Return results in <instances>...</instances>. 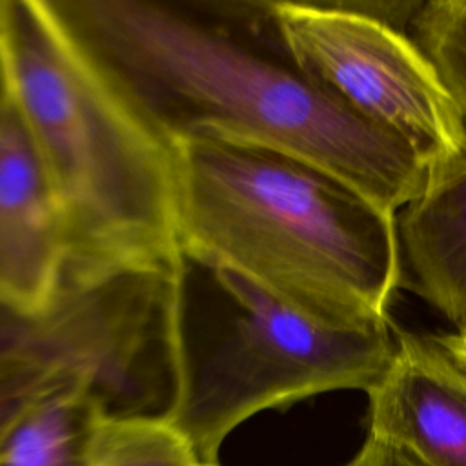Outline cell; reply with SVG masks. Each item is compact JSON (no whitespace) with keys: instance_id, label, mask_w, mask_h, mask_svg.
Segmentation results:
<instances>
[{"instance_id":"52a82bcc","label":"cell","mask_w":466,"mask_h":466,"mask_svg":"<svg viewBox=\"0 0 466 466\" xmlns=\"http://www.w3.org/2000/svg\"><path fill=\"white\" fill-rule=\"evenodd\" d=\"M395 351L368 391L370 433L426 466H466V362L442 335L393 326Z\"/></svg>"},{"instance_id":"5bb4252c","label":"cell","mask_w":466,"mask_h":466,"mask_svg":"<svg viewBox=\"0 0 466 466\" xmlns=\"http://www.w3.org/2000/svg\"><path fill=\"white\" fill-rule=\"evenodd\" d=\"M444 342L453 350V353L466 362V329L461 331H453V333H441Z\"/></svg>"},{"instance_id":"7a4b0ae2","label":"cell","mask_w":466,"mask_h":466,"mask_svg":"<svg viewBox=\"0 0 466 466\" xmlns=\"http://www.w3.org/2000/svg\"><path fill=\"white\" fill-rule=\"evenodd\" d=\"M86 47L173 140L282 157L397 215L426 167L397 135L308 80L282 53L255 51L153 0H55Z\"/></svg>"},{"instance_id":"6da1fadb","label":"cell","mask_w":466,"mask_h":466,"mask_svg":"<svg viewBox=\"0 0 466 466\" xmlns=\"http://www.w3.org/2000/svg\"><path fill=\"white\" fill-rule=\"evenodd\" d=\"M0 89L35 149L66 237L64 291L182 284L177 144L53 0H0Z\"/></svg>"},{"instance_id":"9a60e30c","label":"cell","mask_w":466,"mask_h":466,"mask_svg":"<svg viewBox=\"0 0 466 466\" xmlns=\"http://www.w3.org/2000/svg\"><path fill=\"white\" fill-rule=\"evenodd\" d=\"M200 466H202V464H200Z\"/></svg>"},{"instance_id":"5b68a950","label":"cell","mask_w":466,"mask_h":466,"mask_svg":"<svg viewBox=\"0 0 466 466\" xmlns=\"http://www.w3.org/2000/svg\"><path fill=\"white\" fill-rule=\"evenodd\" d=\"M286 58L368 122L397 135L426 171L466 147V120L408 33L326 0L260 2Z\"/></svg>"},{"instance_id":"9c48e42d","label":"cell","mask_w":466,"mask_h":466,"mask_svg":"<svg viewBox=\"0 0 466 466\" xmlns=\"http://www.w3.org/2000/svg\"><path fill=\"white\" fill-rule=\"evenodd\" d=\"M109 408L89 377L36 397L0 437V466H95Z\"/></svg>"},{"instance_id":"8fae6325","label":"cell","mask_w":466,"mask_h":466,"mask_svg":"<svg viewBox=\"0 0 466 466\" xmlns=\"http://www.w3.org/2000/svg\"><path fill=\"white\" fill-rule=\"evenodd\" d=\"M95 466H200L187 441L158 413L104 419Z\"/></svg>"},{"instance_id":"4fadbf2b","label":"cell","mask_w":466,"mask_h":466,"mask_svg":"<svg viewBox=\"0 0 466 466\" xmlns=\"http://www.w3.org/2000/svg\"><path fill=\"white\" fill-rule=\"evenodd\" d=\"M344 466H426L408 450L384 439L368 435L360 450Z\"/></svg>"},{"instance_id":"30bf717a","label":"cell","mask_w":466,"mask_h":466,"mask_svg":"<svg viewBox=\"0 0 466 466\" xmlns=\"http://www.w3.org/2000/svg\"><path fill=\"white\" fill-rule=\"evenodd\" d=\"M95 375L51 320H22L0 311V437L42 393L73 379Z\"/></svg>"},{"instance_id":"3957f363","label":"cell","mask_w":466,"mask_h":466,"mask_svg":"<svg viewBox=\"0 0 466 466\" xmlns=\"http://www.w3.org/2000/svg\"><path fill=\"white\" fill-rule=\"evenodd\" d=\"M186 260L237 277L295 313L340 329L390 326L400 286L395 215L315 167L177 140Z\"/></svg>"},{"instance_id":"277c9868","label":"cell","mask_w":466,"mask_h":466,"mask_svg":"<svg viewBox=\"0 0 466 466\" xmlns=\"http://www.w3.org/2000/svg\"><path fill=\"white\" fill-rule=\"evenodd\" d=\"M237 304L218 342L187 357L173 375L167 422L198 464L217 466L224 439L246 419L333 391H371L388 371L393 326L357 331L313 322L251 284L217 275Z\"/></svg>"},{"instance_id":"ba28073f","label":"cell","mask_w":466,"mask_h":466,"mask_svg":"<svg viewBox=\"0 0 466 466\" xmlns=\"http://www.w3.org/2000/svg\"><path fill=\"white\" fill-rule=\"evenodd\" d=\"M400 286L466 329V147L426 171L397 215Z\"/></svg>"},{"instance_id":"8992f818","label":"cell","mask_w":466,"mask_h":466,"mask_svg":"<svg viewBox=\"0 0 466 466\" xmlns=\"http://www.w3.org/2000/svg\"><path fill=\"white\" fill-rule=\"evenodd\" d=\"M66 237L53 195L13 104L0 89V311L47 317L66 288Z\"/></svg>"},{"instance_id":"7c38bea8","label":"cell","mask_w":466,"mask_h":466,"mask_svg":"<svg viewBox=\"0 0 466 466\" xmlns=\"http://www.w3.org/2000/svg\"><path fill=\"white\" fill-rule=\"evenodd\" d=\"M408 35L466 120V0L422 2Z\"/></svg>"}]
</instances>
